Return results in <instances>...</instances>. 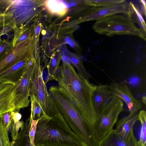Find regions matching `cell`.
<instances>
[{
    "mask_svg": "<svg viewBox=\"0 0 146 146\" xmlns=\"http://www.w3.org/2000/svg\"><path fill=\"white\" fill-rule=\"evenodd\" d=\"M49 91L65 121L85 146H98L93 124L70 95L58 86H52Z\"/></svg>",
    "mask_w": 146,
    "mask_h": 146,
    "instance_id": "1",
    "label": "cell"
},
{
    "mask_svg": "<svg viewBox=\"0 0 146 146\" xmlns=\"http://www.w3.org/2000/svg\"><path fill=\"white\" fill-rule=\"evenodd\" d=\"M63 60L57 73L58 86L70 95L94 126L98 115L93 105L92 98L96 85L79 74L68 61Z\"/></svg>",
    "mask_w": 146,
    "mask_h": 146,
    "instance_id": "2",
    "label": "cell"
},
{
    "mask_svg": "<svg viewBox=\"0 0 146 146\" xmlns=\"http://www.w3.org/2000/svg\"><path fill=\"white\" fill-rule=\"evenodd\" d=\"M34 144L35 146H85L61 114L52 118L45 115L39 119Z\"/></svg>",
    "mask_w": 146,
    "mask_h": 146,
    "instance_id": "3",
    "label": "cell"
},
{
    "mask_svg": "<svg viewBox=\"0 0 146 146\" xmlns=\"http://www.w3.org/2000/svg\"><path fill=\"white\" fill-rule=\"evenodd\" d=\"M92 28L97 33L108 36L129 35L146 40V34L137 27L126 14H113L97 20Z\"/></svg>",
    "mask_w": 146,
    "mask_h": 146,
    "instance_id": "4",
    "label": "cell"
},
{
    "mask_svg": "<svg viewBox=\"0 0 146 146\" xmlns=\"http://www.w3.org/2000/svg\"><path fill=\"white\" fill-rule=\"evenodd\" d=\"M30 94L36 97L45 113L52 118L60 114L51 95L48 92L42 77L39 59H35L29 86Z\"/></svg>",
    "mask_w": 146,
    "mask_h": 146,
    "instance_id": "5",
    "label": "cell"
},
{
    "mask_svg": "<svg viewBox=\"0 0 146 146\" xmlns=\"http://www.w3.org/2000/svg\"><path fill=\"white\" fill-rule=\"evenodd\" d=\"M123 101L114 96L101 111L94 126L97 141L99 143L113 129L120 114L124 111Z\"/></svg>",
    "mask_w": 146,
    "mask_h": 146,
    "instance_id": "6",
    "label": "cell"
},
{
    "mask_svg": "<svg viewBox=\"0 0 146 146\" xmlns=\"http://www.w3.org/2000/svg\"><path fill=\"white\" fill-rule=\"evenodd\" d=\"M35 59L31 58L28 62L16 84L15 92L16 110H19L29 106L30 100L29 86Z\"/></svg>",
    "mask_w": 146,
    "mask_h": 146,
    "instance_id": "7",
    "label": "cell"
},
{
    "mask_svg": "<svg viewBox=\"0 0 146 146\" xmlns=\"http://www.w3.org/2000/svg\"><path fill=\"white\" fill-rule=\"evenodd\" d=\"M128 3L104 6H92L83 14L80 22L97 20L111 15H127Z\"/></svg>",
    "mask_w": 146,
    "mask_h": 146,
    "instance_id": "8",
    "label": "cell"
},
{
    "mask_svg": "<svg viewBox=\"0 0 146 146\" xmlns=\"http://www.w3.org/2000/svg\"><path fill=\"white\" fill-rule=\"evenodd\" d=\"M108 86L112 95L120 98L126 103L130 114H135L141 108V103L133 96L125 83L114 82Z\"/></svg>",
    "mask_w": 146,
    "mask_h": 146,
    "instance_id": "9",
    "label": "cell"
},
{
    "mask_svg": "<svg viewBox=\"0 0 146 146\" xmlns=\"http://www.w3.org/2000/svg\"><path fill=\"white\" fill-rule=\"evenodd\" d=\"M29 39L13 47L0 61V72L16 63L31 57L28 54Z\"/></svg>",
    "mask_w": 146,
    "mask_h": 146,
    "instance_id": "10",
    "label": "cell"
},
{
    "mask_svg": "<svg viewBox=\"0 0 146 146\" xmlns=\"http://www.w3.org/2000/svg\"><path fill=\"white\" fill-rule=\"evenodd\" d=\"M15 83H8L0 91V117L5 113L16 110Z\"/></svg>",
    "mask_w": 146,
    "mask_h": 146,
    "instance_id": "11",
    "label": "cell"
},
{
    "mask_svg": "<svg viewBox=\"0 0 146 146\" xmlns=\"http://www.w3.org/2000/svg\"><path fill=\"white\" fill-rule=\"evenodd\" d=\"M113 96L108 85H96L92 94V100L98 117L101 111L110 102Z\"/></svg>",
    "mask_w": 146,
    "mask_h": 146,
    "instance_id": "12",
    "label": "cell"
},
{
    "mask_svg": "<svg viewBox=\"0 0 146 146\" xmlns=\"http://www.w3.org/2000/svg\"><path fill=\"white\" fill-rule=\"evenodd\" d=\"M32 57L21 61L0 72V80L15 83L22 74L24 69Z\"/></svg>",
    "mask_w": 146,
    "mask_h": 146,
    "instance_id": "13",
    "label": "cell"
},
{
    "mask_svg": "<svg viewBox=\"0 0 146 146\" xmlns=\"http://www.w3.org/2000/svg\"><path fill=\"white\" fill-rule=\"evenodd\" d=\"M138 120V114H130L120 119L117 122L114 129L122 138L126 140L134 124Z\"/></svg>",
    "mask_w": 146,
    "mask_h": 146,
    "instance_id": "14",
    "label": "cell"
},
{
    "mask_svg": "<svg viewBox=\"0 0 146 146\" xmlns=\"http://www.w3.org/2000/svg\"><path fill=\"white\" fill-rule=\"evenodd\" d=\"M127 15L131 21L136 24L142 31L146 34V24L139 7L131 1L128 3Z\"/></svg>",
    "mask_w": 146,
    "mask_h": 146,
    "instance_id": "15",
    "label": "cell"
},
{
    "mask_svg": "<svg viewBox=\"0 0 146 146\" xmlns=\"http://www.w3.org/2000/svg\"><path fill=\"white\" fill-rule=\"evenodd\" d=\"M126 140L113 129L99 142L98 146H125Z\"/></svg>",
    "mask_w": 146,
    "mask_h": 146,
    "instance_id": "16",
    "label": "cell"
},
{
    "mask_svg": "<svg viewBox=\"0 0 146 146\" xmlns=\"http://www.w3.org/2000/svg\"><path fill=\"white\" fill-rule=\"evenodd\" d=\"M29 119L20 129L15 143L11 146H31L29 136Z\"/></svg>",
    "mask_w": 146,
    "mask_h": 146,
    "instance_id": "17",
    "label": "cell"
},
{
    "mask_svg": "<svg viewBox=\"0 0 146 146\" xmlns=\"http://www.w3.org/2000/svg\"><path fill=\"white\" fill-rule=\"evenodd\" d=\"M69 59L76 68L79 74L88 80L90 79L93 78L84 67L82 59L80 56L72 55L70 57Z\"/></svg>",
    "mask_w": 146,
    "mask_h": 146,
    "instance_id": "18",
    "label": "cell"
},
{
    "mask_svg": "<svg viewBox=\"0 0 146 146\" xmlns=\"http://www.w3.org/2000/svg\"><path fill=\"white\" fill-rule=\"evenodd\" d=\"M31 102V113L34 120L40 119L43 116L46 115L43 110L39 103L35 95L30 94Z\"/></svg>",
    "mask_w": 146,
    "mask_h": 146,
    "instance_id": "19",
    "label": "cell"
},
{
    "mask_svg": "<svg viewBox=\"0 0 146 146\" xmlns=\"http://www.w3.org/2000/svg\"><path fill=\"white\" fill-rule=\"evenodd\" d=\"M14 29V38L11 42L13 47L29 39V33L27 29L22 27Z\"/></svg>",
    "mask_w": 146,
    "mask_h": 146,
    "instance_id": "20",
    "label": "cell"
},
{
    "mask_svg": "<svg viewBox=\"0 0 146 146\" xmlns=\"http://www.w3.org/2000/svg\"><path fill=\"white\" fill-rule=\"evenodd\" d=\"M138 120L141 124V129L139 139L137 141L138 146H146V113L144 110H141L138 114Z\"/></svg>",
    "mask_w": 146,
    "mask_h": 146,
    "instance_id": "21",
    "label": "cell"
},
{
    "mask_svg": "<svg viewBox=\"0 0 146 146\" xmlns=\"http://www.w3.org/2000/svg\"><path fill=\"white\" fill-rule=\"evenodd\" d=\"M87 5L90 6H104L121 4L126 2L125 0H87Z\"/></svg>",
    "mask_w": 146,
    "mask_h": 146,
    "instance_id": "22",
    "label": "cell"
},
{
    "mask_svg": "<svg viewBox=\"0 0 146 146\" xmlns=\"http://www.w3.org/2000/svg\"><path fill=\"white\" fill-rule=\"evenodd\" d=\"M46 4L49 9L53 13L60 14L64 13L66 10V5L60 1H48Z\"/></svg>",
    "mask_w": 146,
    "mask_h": 146,
    "instance_id": "23",
    "label": "cell"
},
{
    "mask_svg": "<svg viewBox=\"0 0 146 146\" xmlns=\"http://www.w3.org/2000/svg\"><path fill=\"white\" fill-rule=\"evenodd\" d=\"M24 124L25 122L22 121H19L14 123L12 119L9 129V131L11 133L12 139L10 143L11 146L12 145L15 143L17 138L19 131L24 126Z\"/></svg>",
    "mask_w": 146,
    "mask_h": 146,
    "instance_id": "24",
    "label": "cell"
},
{
    "mask_svg": "<svg viewBox=\"0 0 146 146\" xmlns=\"http://www.w3.org/2000/svg\"><path fill=\"white\" fill-rule=\"evenodd\" d=\"M9 130L5 127L0 117V146H11L8 135Z\"/></svg>",
    "mask_w": 146,
    "mask_h": 146,
    "instance_id": "25",
    "label": "cell"
},
{
    "mask_svg": "<svg viewBox=\"0 0 146 146\" xmlns=\"http://www.w3.org/2000/svg\"><path fill=\"white\" fill-rule=\"evenodd\" d=\"M29 119L30 122L29 136L31 146H35L34 144V138L36 130L37 125L39 119L34 120L31 114Z\"/></svg>",
    "mask_w": 146,
    "mask_h": 146,
    "instance_id": "26",
    "label": "cell"
},
{
    "mask_svg": "<svg viewBox=\"0 0 146 146\" xmlns=\"http://www.w3.org/2000/svg\"><path fill=\"white\" fill-rule=\"evenodd\" d=\"M13 47L11 43L1 40L0 41V61L5 56Z\"/></svg>",
    "mask_w": 146,
    "mask_h": 146,
    "instance_id": "27",
    "label": "cell"
},
{
    "mask_svg": "<svg viewBox=\"0 0 146 146\" xmlns=\"http://www.w3.org/2000/svg\"><path fill=\"white\" fill-rule=\"evenodd\" d=\"M125 146H138L137 141L135 136L132 128L126 140Z\"/></svg>",
    "mask_w": 146,
    "mask_h": 146,
    "instance_id": "28",
    "label": "cell"
},
{
    "mask_svg": "<svg viewBox=\"0 0 146 146\" xmlns=\"http://www.w3.org/2000/svg\"><path fill=\"white\" fill-rule=\"evenodd\" d=\"M11 112L9 111L5 113L1 117L5 127L8 130L12 120Z\"/></svg>",
    "mask_w": 146,
    "mask_h": 146,
    "instance_id": "29",
    "label": "cell"
},
{
    "mask_svg": "<svg viewBox=\"0 0 146 146\" xmlns=\"http://www.w3.org/2000/svg\"><path fill=\"white\" fill-rule=\"evenodd\" d=\"M11 114L14 123L19 121L21 118L22 115L18 111H12Z\"/></svg>",
    "mask_w": 146,
    "mask_h": 146,
    "instance_id": "30",
    "label": "cell"
},
{
    "mask_svg": "<svg viewBox=\"0 0 146 146\" xmlns=\"http://www.w3.org/2000/svg\"><path fill=\"white\" fill-rule=\"evenodd\" d=\"M66 41L69 44L70 46L73 47H75L78 50V52H80L81 49L79 46L77 45L76 43L72 39L69 37H67L65 39Z\"/></svg>",
    "mask_w": 146,
    "mask_h": 146,
    "instance_id": "31",
    "label": "cell"
},
{
    "mask_svg": "<svg viewBox=\"0 0 146 146\" xmlns=\"http://www.w3.org/2000/svg\"><path fill=\"white\" fill-rule=\"evenodd\" d=\"M7 25L6 18L4 13H0V28Z\"/></svg>",
    "mask_w": 146,
    "mask_h": 146,
    "instance_id": "32",
    "label": "cell"
},
{
    "mask_svg": "<svg viewBox=\"0 0 146 146\" xmlns=\"http://www.w3.org/2000/svg\"><path fill=\"white\" fill-rule=\"evenodd\" d=\"M141 10L142 13L143 14L145 17L146 16V2L145 0H140L139 1Z\"/></svg>",
    "mask_w": 146,
    "mask_h": 146,
    "instance_id": "33",
    "label": "cell"
},
{
    "mask_svg": "<svg viewBox=\"0 0 146 146\" xmlns=\"http://www.w3.org/2000/svg\"><path fill=\"white\" fill-rule=\"evenodd\" d=\"M8 83L9 82L3 81L0 80V91L3 88L6 84Z\"/></svg>",
    "mask_w": 146,
    "mask_h": 146,
    "instance_id": "34",
    "label": "cell"
},
{
    "mask_svg": "<svg viewBox=\"0 0 146 146\" xmlns=\"http://www.w3.org/2000/svg\"><path fill=\"white\" fill-rule=\"evenodd\" d=\"M142 102L145 105L146 104V97L145 95L143 96L142 98Z\"/></svg>",
    "mask_w": 146,
    "mask_h": 146,
    "instance_id": "35",
    "label": "cell"
},
{
    "mask_svg": "<svg viewBox=\"0 0 146 146\" xmlns=\"http://www.w3.org/2000/svg\"><path fill=\"white\" fill-rule=\"evenodd\" d=\"M39 30H40V27H38V28L36 30V32L37 33H38L39 32Z\"/></svg>",
    "mask_w": 146,
    "mask_h": 146,
    "instance_id": "36",
    "label": "cell"
},
{
    "mask_svg": "<svg viewBox=\"0 0 146 146\" xmlns=\"http://www.w3.org/2000/svg\"><path fill=\"white\" fill-rule=\"evenodd\" d=\"M1 33H0V41L1 40Z\"/></svg>",
    "mask_w": 146,
    "mask_h": 146,
    "instance_id": "37",
    "label": "cell"
},
{
    "mask_svg": "<svg viewBox=\"0 0 146 146\" xmlns=\"http://www.w3.org/2000/svg\"><path fill=\"white\" fill-rule=\"evenodd\" d=\"M84 146V145H83V146Z\"/></svg>",
    "mask_w": 146,
    "mask_h": 146,
    "instance_id": "38",
    "label": "cell"
}]
</instances>
